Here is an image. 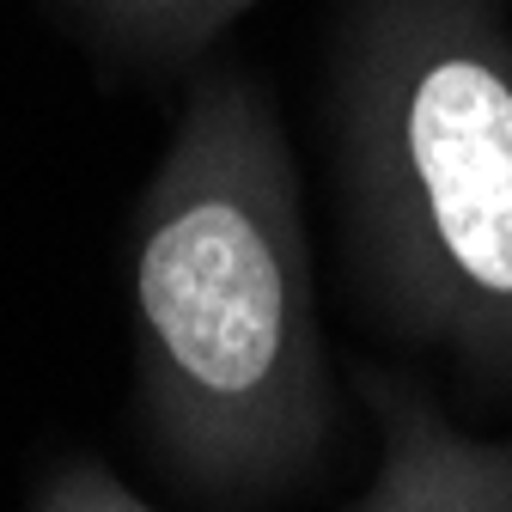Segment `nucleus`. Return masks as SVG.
Returning a JSON list of instances; mask_svg holds the SVG:
<instances>
[{"label":"nucleus","mask_w":512,"mask_h":512,"mask_svg":"<svg viewBox=\"0 0 512 512\" xmlns=\"http://www.w3.org/2000/svg\"><path fill=\"white\" fill-rule=\"evenodd\" d=\"M104 61L122 68H189L256 0H49Z\"/></svg>","instance_id":"obj_4"},{"label":"nucleus","mask_w":512,"mask_h":512,"mask_svg":"<svg viewBox=\"0 0 512 512\" xmlns=\"http://www.w3.org/2000/svg\"><path fill=\"white\" fill-rule=\"evenodd\" d=\"M324 122L360 317L512 397L506 0H336Z\"/></svg>","instance_id":"obj_2"},{"label":"nucleus","mask_w":512,"mask_h":512,"mask_svg":"<svg viewBox=\"0 0 512 512\" xmlns=\"http://www.w3.org/2000/svg\"><path fill=\"white\" fill-rule=\"evenodd\" d=\"M354 397L378 433V464L342 512H512V439L464 433L397 366H360Z\"/></svg>","instance_id":"obj_3"},{"label":"nucleus","mask_w":512,"mask_h":512,"mask_svg":"<svg viewBox=\"0 0 512 512\" xmlns=\"http://www.w3.org/2000/svg\"><path fill=\"white\" fill-rule=\"evenodd\" d=\"M25 512H153L135 488H128L110 464L98 458H61L43 470V482L31 488Z\"/></svg>","instance_id":"obj_5"},{"label":"nucleus","mask_w":512,"mask_h":512,"mask_svg":"<svg viewBox=\"0 0 512 512\" xmlns=\"http://www.w3.org/2000/svg\"><path fill=\"white\" fill-rule=\"evenodd\" d=\"M135 421L153 464L208 506L293 494L336 445L299 165L250 68L189 80L122 244Z\"/></svg>","instance_id":"obj_1"}]
</instances>
